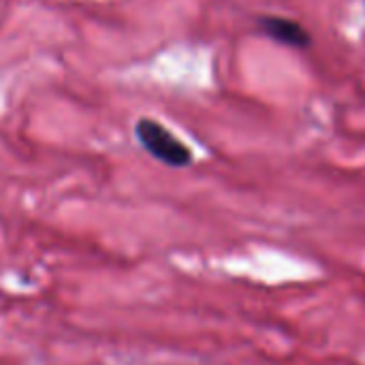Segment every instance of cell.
Returning <instances> with one entry per match:
<instances>
[{
	"label": "cell",
	"mask_w": 365,
	"mask_h": 365,
	"mask_svg": "<svg viewBox=\"0 0 365 365\" xmlns=\"http://www.w3.org/2000/svg\"><path fill=\"white\" fill-rule=\"evenodd\" d=\"M135 135H137V141L141 143V148L167 167L182 169L192 163L190 148H186L171 130H167L156 120L141 118L135 124Z\"/></svg>",
	"instance_id": "1"
},
{
	"label": "cell",
	"mask_w": 365,
	"mask_h": 365,
	"mask_svg": "<svg viewBox=\"0 0 365 365\" xmlns=\"http://www.w3.org/2000/svg\"><path fill=\"white\" fill-rule=\"evenodd\" d=\"M261 26H263L267 36H272L284 45H293V47H308L310 45L308 30L293 19L267 15V17H261Z\"/></svg>",
	"instance_id": "2"
}]
</instances>
